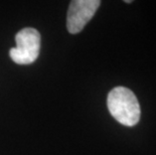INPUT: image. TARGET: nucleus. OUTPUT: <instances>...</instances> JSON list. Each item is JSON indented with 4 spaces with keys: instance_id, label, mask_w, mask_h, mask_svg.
I'll list each match as a JSON object with an SVG mask.
<instances>
[{
    "instance_id": "7ed1b4c3",
    "label": "nucleus",
    "mask_w": 156,
    "mask_h": 155,
    "mask_svg": "<svg viewBox=\"0 0 156 155\" xmlns=\"http://www.w3.org/2000/svg\"><path fill=\"white\" fill-rule=\"evenodd\" d=\"M100 0H74L68 10L67 28L69 33L81 32L100 7Z\"/></svg>"
},
{
    "instance_id": "f03ea898",
    "label": "nucleus",
    "mask_w": 156,
    "mask_h": 155,
    "mask_svg": "<svg viewBox=\"0 0 156 155\" xmlns=\"http://www.w3.org/2000/svg\"><path fill=\"white\" fill-rule=\"evenodd\" d=\"M16 47L9 51L11 60L18 65L32 64L41 51V34L34 28L26 27L15 35Z\"/></svg>"
},
{
    "instance_id": "20e7f679",
    "label": "nucleus",
    "mask_w": 156,
    "mask_h": 155,
    "mask_svg": "<svg viewBox=\"0 0 156 155\" xmlns=\"http://www.w3.org/2000/svg\"><path fill=\"white\" fill-rule=\"evenodd\" d=\"M125 3H132V0H125Z\"/></svg>"
},
{
    "instance_id": "f257e3e1",
    "label": "nucleus",
    "mask_w": 156,
    "mask_h": 155,
    "mask_svg": "<svg viewBox=\"0 0 156 155\" xmlns=\"http://www.w3.org/2000/svg\"><path fill=\"white\" fill-rule=\"evenodd\" d=\"M109 112L116 121L124 126L133 127L140 120V105L135 94L126 87H116L107 98Z\"/></svg>"
}]
</instances>
